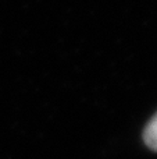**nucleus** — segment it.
<instances>
[{
  "mask_svg": "<svg viewBox=\"0 0 157 159\" xmlns=\"http://www.w3.org/2000/svg\"><path fill=\"white\" fill-rule=\"evenodd\" d=\"M143 141L152 151L157 152V113L150 119L143 131Z\"/></svg>",
  "mask_w": 157,
  "mask_h": 159,
  "instance_id": "nucleus-1",
  "label": "nucleus"
}]
</instances>
